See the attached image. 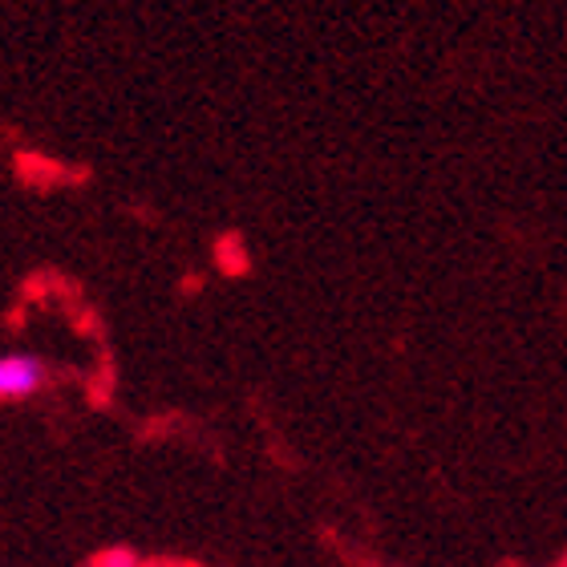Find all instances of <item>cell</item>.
<instances>
[{"label":"cell","mask_w":567,"mask_h":567,"mask_svg":"<svg viewBox=\"0 0 567 567\" xmlns=\"http://www.w3.org/2000/svg\"><path fill=\"white\" fill-rule=\"evenodd\" d=\"M49 365L37 353H0V405L29 402L45 393Z\"/></svg>","instance_id":"6da1fadb"},{"label":"cell","mask_w":567,"mask_h":567,"mask_svg":"<svg viewBox=\"0 0 567 567\" xmlns=\"http://www.w3.org/2000/svg\"><path fill=\"white\" fill-rule=\"evenodd\" d=\"M90 567H146V564L134 551H126V547H114V551H102Z\"/></svg>","instance_id":"7a4b0ae2"}]
</instances>
